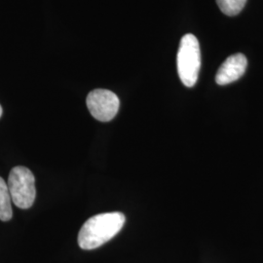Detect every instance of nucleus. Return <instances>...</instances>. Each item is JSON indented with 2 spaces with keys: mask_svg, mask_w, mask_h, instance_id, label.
<instances>
[{
  "mask_svg": "<svg viewBox=\"0 0 263 263\" xmlns=\"http://www.w3.org/2000/svg\"><path fill=\"white\" fill-rule=\"evenodd\" d=\"M122 213H104L92 216L81 227L78 245L82 250L90 251L105 244L116 235L125 223Z\"/></svg>",
  "mask_w": 263,
  "mask_h": 263,
  "instance_id": "nucleus-1",
  "label": "nucleus"
},
{
  "mask_svg": "<svg viewBox=\"0 0 263 263\" xmlns=\"http://www.w3.org/2000/svg\"><path fill=\"white\" fill-rule=\"evenodd\" d=\"M220 11L227 16H236L244 9L247 0H216Z\"/></svg>",
  "mask_w": 263,
  "mask_h": 263,
  "instance_id": "nucleus-7",
  "label": "nucleus"
},
{
  "mask_svg": "<svg viewBox=\"0 0 263 263\" xmlns=\"http://www.w3.org/2000/svg\"><path fill=\"white\" fill-rule=\"evenodd\" d=\"M12 202L23 210L33 205L36 197L35 179L30 170L17 166L11 170L7 181Z\"/></svg>",
  "mask_w": 263,
  "mask_h": 263,
  "instance_id": "nucleus-3",
  "label": "nucleus"
},
{
  "mask_svg": "<svg viewBox=\"0 0 263 263\" xmlns=\"http://www.w3.org/2000/svg\"><path fill=\"white\" fill-rule=\"evenodd\" d=\"M13 216L12 200L7 182L0 178V220L9 221Z\"/></svg>",
  "mask_w": 263,
  "mask_h": 263,
  "instance_id": "nucleus-6",
  "label": "nucleus"
},
{
  "mask_svg": "<svg viewBox=\"0 0 263 263\" xmlns=\"http://www.w3.org/2000/svg\"><path fill=\"white\" fill-rule=\"evenodd\" d=\"M87 107L95 119L101 122L111 121L119 110L120 101L109 90L96 89L87 97Z\"/></svg>",
  "mask_w": 263,
  "mask_h": 263,
  "instance_id": "nucleus-4",
  "label": "nucleus"
},
{
  "mask_svg": "<svg viewBox=\"0 0 263 263\" xmlns=\"http://www.w3.org/2000/svg\"><path fill=\"white\" fill-rule=\"evenodd\" d=\"M248 66L245 55L238 53L228 57L218 68L216 76V82L220 86L235 82L244 76Z\"/></svg>",
  "mask_w": 263,
  "mask_h": 263,
  "instance_id": "nucleus-5",
  "label": "nucleus"
},
{
  "mask_svg": "<svg viewBox=\"0 0 263 263\" xmlns=\"http://www.w3.org/2000/svg\"><path fill=\"white\" fill-rule=\"evenodd\" d=\"M1 115H2V107H1V105H0V117H1Z\"/></svg>",
  "mask_w": 263,
  "mask_h": 263,
  "instance_id": "nucleus-8",
  "label": "nucleus"
},
{
  "mask_svg": "<svg viewBox=\"0 0 263 263\" xmlns=\"http://www.w3.org/2000/svg\"><path fill=\"white\" fill-rule=\"evenodd\" d=\"M177 66L182 84L189 88L196 84L201 67V52L195 35L188 33L181 38L177 57Z\"/></svg>",
  "mask_w": 263,
  "mask_h": 263,
  "instance_id": "nucleus-2",
  "label": "nucleus"
}]
</instances>
